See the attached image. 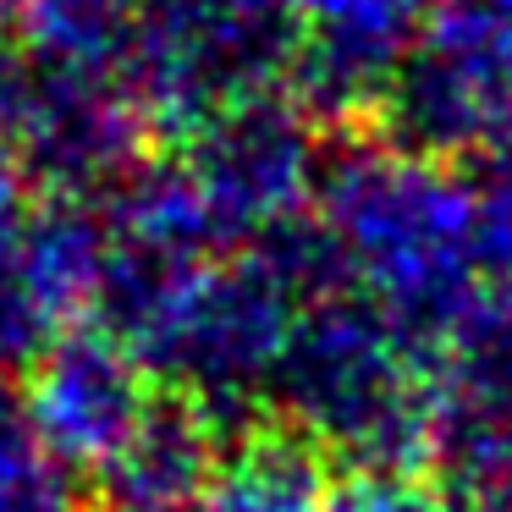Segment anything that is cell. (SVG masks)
Wrapping results in <instances>:
<instances>
[{
  "mask_svg": "<svg viewBox=\"0 0 512 512\" xmlns=\"http://www.w3.org/2000/svg\"><path fill=\"white\" fill-rule=\"evenodd\" d=\"M342 138L347 144L325 155L314 188L320 221L342 248L347 281L369 292L424 353L457 303L490 281L479 265L474 166L408 155L369 127Z\"/></svg>",
  "mask_w": 512,
  "mask_h": 512,
  "instance_id": "1",
  "label": "cell"
},
{
  "mask_svg": "<svg viewBox=\"0 0 512 512\" xmlns=\"http://www.w3.org/2000/svg\"><path fill=\"white\" fill-rule=\"evenodd\" d=\"M265 413L298 430L325 463L413 468L430 457L435 386L413 336L369 292L342 287L303 303Z\"/></svg>",
  "mask_w": 512,
  "mask_h": 512,
  "instance_id": "2",
  "label": "cell"
},
{
  "mask_svg": "<svg viewBox=\"0 0 512 512\" xmlns=\"http://www.w3.org/2000/svg\"><path fill=\"white\" fill-rule=\"evenodd\" d=\"M298 314L303 292L254 243L226 248L188 276L138 358L149 375H160V386L199 397L226 424V435H243L265 413L270 375L287 353Z\"/></svg>",
  "mask_w": 512,
  "mask_h": 512,
  "instance_id": "3",
  "label": "cell"
},
{
  "mask_svg": "<svg viewBox=\"0 0 512 512\" xmlns=\"http://www.w3.org/2000/svg\"><path fill=\"white\" fill-rule=\"evenodd\" d=\"M226 248H248L270 226L303 215L325 171V127L287 89L221 100L171 144Z\"/></svg>",
  "mask_w": 512,
  "mask_h": 512,
  "instance_id": "4",
  "label": "cell"
},
{
  "mask_svg": "<svg viewBox=\"0 0 512 512\" xmlns=\"http://www.w3.org/2000/svg\"><path fill=\"white\" fill-rule=\"evenodd\" d=\"M149 138L155 127L122 78L45 67L12 155L39 193L100 204L149 160Z\"/></svg>",
  "mask_w": 512,
  "mask_h": 512,
  "instance_id": "5",
  "label": "cell"
},
{
  "mask_svg": "<svg viewBox=\"0 0 512 512\" xmlns=\"http://www.w3.org/2000/svg\"><path fill=\"white\" fill-rule=\"evenodd\" d=\"M23 386L45 441L89 474L111 463V452L138 430L155 397L144 358L105 325H67L28 364Z\"/></svg>",
  "mask_w": 512,
  "mask_h": 512,
  "instance_id": "6",
  "label": "cell"
},
{
  "mask_svg": "<svg viewBox=\"0 0 512 512\" xmlns=\"http://www.w3.org/2000/svg\"><path fill=\"white\" fill-rule=\"evenodd\" d=\"M226 424L199 397L155 386L138 430L94 468V512H193L221 468Z\"/></svg>",
  "mask_w": 512,
  "mask_h": 512,
  "instance_id": "7",
  "label": "cell"
},
{
  "mask_svg": "<svg viewBox=\"0 0 512 512\" xmlns=\"http://www.w3.org/2000/svg\"><path fill=\"white\" fill-rule=\"evenodd\" d=\"M325 490V457L281 419H259L232 435L193 512H325Z\"/></svg>",
  "mask_w": 512,
  "mask_h": 512,
  "instance_id": "8",
  "label": "cell"
},
{
  "mask_svg": "<svg viewBox=\"0 0 512 512\" xmlns=\"http://www.w3.org/2000/svg\"><path fill=\"white\" fill-rule=\"evenodd\" d=\"M435 408L512 402V281H479L424 347Z\"/></svg>",
  "mask_w": 512,
  "mask_h": 512,
  "instance_id": "9",
  "label": "cell"
},
{
  "mask_svg": "<svg viewBox=\"0 0 512 512\" xmlns=\"http://www.w3.org/2000/svg\"><path fill=\"white\" fill-rule=\"evenodd\" d=\"M67 325H78V303L39 254L23 199L0 210V369H28Z\"/></svg>",
  "mask_w": 512,
  "mask_h": 512,
  "instance_id": "10",
  "label": "cell"
},
{
  "mask_svg": "<svg viewBox=\"0 0 512 512\" xmlns=\"http://www.w3.org/2000/svg\"><path fill=\"white\" fill-rule=\"evenodd\" d=\"M430 468L452 512H512V402L435 408Z\"/></svg>",
  "mask_w": 512,
  "mask_h": 512,
  "instance_id": "11",
  "label": "cell"
},
{
  "mask_svg": "<svg viewBox=\"0 0 512 512\" xmlns=\"http://www.w3.org/2000/svg\"><path fill=\"white\" fill-rule=\"evenodd\" d=\"M138 28H144V0H28L23 6V45L61 72L127 83Z\"/></svg>",
  "mask_w": 512,
  "mask_h": 512,
  "instance_id": "12",
  "label": "cell"
},
{
  "mask_svg": "<svg viewBox=\"0 0 512 512\" xmlns=\"http://www.w3.org/2000/svg\"><path fill=\"white\" fill-rule=\"evenodd\" d=\"M0 512H83L78 468L45 441L17 369H0Z\"/></svg>",
  "mask_w": 512,
  "mask_h": 512,
  "instance_id": "13",
  "label": "cell"
},
{
  "mask_svg": "<svg viewBox=\"0 0 512 512\" xmlns=\"http://www.w3.org/2000/svg\"><path fill=\"white\" fill-rule=\"evenodd\" d=\"M325 512H452L413 468H353L325 490Z\"/></svg>",
  "mask_w": 512,
  "mask_h": 512,
  "instance_id": "14",
  "label": "cell"
},
{
  "mask_svg": "<svg viewBox=\"0 0 512 512\" xmlns=\"http://www.w3.org/2000/svg\"><path fill=\"white\" fill-rule=\"evenodd\" d=\"M23 166H17V155L6 144H0V210H12V204H23Z\"/></svg>",
  "mask_w": 512,
  "mask_h": 512,
  "instance_id": "15",
  "label": "cell"
},
{
  "mask_svg": "<svg viewBox=\"0 0 512 512\" xmlns=\"http://www.w3.org/2000/svg\"><path fill=\"white\" fill-rule=\"evenodd\" d=\"M23 6H28V0H0V23H6L12 12H23Z\"/></svg>",
  "mask_w": 512,
  "mask_h": 512,
  "instance_id": "16",
  "label": "cell"
}]
</instances>
